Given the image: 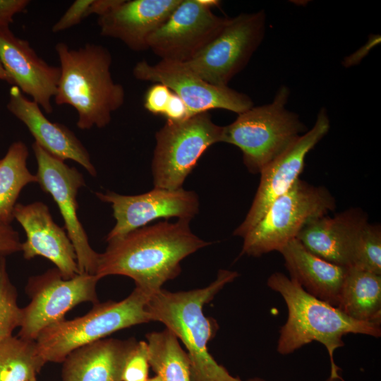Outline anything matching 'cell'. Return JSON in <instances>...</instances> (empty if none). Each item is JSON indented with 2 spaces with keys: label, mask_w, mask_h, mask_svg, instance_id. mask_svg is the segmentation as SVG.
I'll return each instance as SVG.
<instances>
[{
  "label": "cell",
  "mask_w": 381,
  "mask_h": 381,
  "mask_svg": "<svg viewBox=\"0 0 381 381\" xmlns=\"http://www.w3.org/2000/svg\"><path fill=\"white\" fill-rule=\"evenodd\" d=\"M189 219L160 222L135 229L109 241L99 254L95 274L123 275L150 294L179 275L181 262L212 243L190 230Z\"/></svg>",
  "instance_id": "obj_1"
},
{
  "label": "cell",
  "mask_w": 381,
  "mask_h": 381,
  "mask_svg": "<svg viewBox=\"0 0 381 381\" xmlns=\"http://www.w3.org/2000/svg\"><path fill=\"white\" fill-rule=\"evenodd\" d=\"M238 275L234 271L219 270L216 279L206 287L178 292L161 289L150 296L147 311L151 321L164 324L185 346L191 381H242L210 353L207 344L218 325L203 312L205 305Z\"/></svg>",
  "instance_id": "obj_2"
},
{
  "label": "cell",
  "mask_w": 381,
  "mask_h": 381,
  "mask_svg": "<svg viewBox=\"0 0 381 381\" xmlns=\"http://www.w3.org/2000/svg\"><path fill=\"white\" fill-rule=\"evenodd\" d=\"M55 50L60 63V77L54 100L68 104L78 113V128H104L111 114L124 103L123 87L111 73V54L104 47L87 43L77 49L59 42Z\"/></svg>",
  "instance_id": "obj_3"
},
{
  "label": "cell",
  "mask_w": 381,
  "mask_h": 381,
  "mask_svg": "<svg viewBox=\"0 0 381 381\" xmlns=\"http://www.w3.org/2000/svg\"><path fill=\"white\" fill-rule=\"evenodd\" d=\"M267 284L282 296L287 307V320L281 327L277 346V351L282 355L291 353L313 341H318L328 351L330 375L343 380L334 361V351L344 345L342 337L348 334L376 338L381 336V323L349 318L338 308L308 293L283 273L272 274Z\"/></svg>",
  "instance_id": "obj_4"
},
{
  "label": "cell",
  "mask_w": 381,
  "mask_h": 381,
  "mask_svg": "<svg viewBox=\"0 0 381 381\" xmlns=\"http://www.w3.org/2000/svg\"><path fill=\"white\" fill-rule=\"evenodd\" d=\"M289 95V87L282 85L271 103L253 106L223 126L221 142L241 150L252 174H260L307 131L299 116L286 108Z\"/></svg>",
  "instance_id": "obj_5"
},
{
  "label": "cell",
  "mask_w": 381,
  "mask_h": 381,
  "mask_svg": "<svg viewBox=\"0 0 381 381\" xmlns=\"http://www.w3.org/2000/svg\"><path fill=\"white\" fill-rule=\"evenodd\" d=\"M151 294L135 286L122 301L95 303L83 316L64 319L46 327L35 339L40 355L45 363H62L80 346L118 330L150 322L147 303Z\"/></svg>",
  "instance_id": "obj_6"
},
{
  "label": "cell",
  "mask_w": 381,
  "mask_h": 381,
  "mask_svg": "<svg viewBox=\"0 0 381 381\" xmlns=\"http://www.w3.org/2000/svg\"><path fill=\"white\" fill-rule=\"evenodd\" d=\"M336 208V200L324 186L298 179L276 199L261 219L243 237L241 255L260 257L279 251L310 219L327 215Z\"/></svg>",
  "instance_id": "obj_7"
},
{
  "label": "cell",
  "mask_w": 381,
  "mask_h": 381,
  "mask_svg": "<svg viewBox=\"0 0 381 381\" xmlns=\"http://www.w3.org/2000/svg\"><path fill=\"white\" fill-rule=\"evenodd\" d=\"M222 129L208 112L181 121H167L155 133L151 164L154 188H181L203 153L221 142Z\"/></svg>",
  "instance_id": "obj_8"
},
{
  "label": "cell",
  "mask_w": 381,
  "mask_h": 381,
  "mask_svg": "<svg viewBox=\"0 0 381 381\" xmlns=\"http://www.w3.org/2000/svg\"><path fill=\"white\" fill-rule=\"evenodd\" d=\"M266 27L264 10L228 18L219 33L186 66L206 82L228 86L260 45Z\"/></svg>",
  "instance_id": "obj_9"
},
{
  "label": "cell",
  "mask_w": 381,
  "mask_h": 381,
  "mask_svg": "<svg viewBox=\"0 0 381 381\" xmlns=\"http://www.w3.org/2000/svg\"><path fill=\"white\" fill-rule=\"evenodd\" d=\"M99 279L88 273L66 279L56 267L30 277L25 287L30 302L22 308L18 337L35 341L44 329L64 320L66 313L75 306L99 303L96 286Z\"/></svg>",
  "instance_id": "obj_10"
},
{
  "label": "cell",
  "mask_w": 381,
  "mask_h": 381,
  "mask_svg": "<svg viewBox=\"0 0 381 381\" xmlns=\"http://www.w3.org/2000/svg\"><path fill=\"white\" fill-rule=\"evenodd\" d=\"M32 147L37 165V183L44 192L51 195L59 207L64 229L75 251L79 272L95 274L99 253L90 246L77 214L78 192L85 185L83 176L76 168L69 167L36 143Z\"/></svg>",
  "instance_id": "obj_11"
},
{
  "label": "cell",
  "mask_w": 381,
  "mask_h": 381,
  "mask_svg": "<svg viewBox=\"0 0 381 381\" xmlns=\"http://www.w3.org/2000/svg\"><path fill=\"white\" fill-rule=\"evenodd\" d=\"M133 74L139 80L166 85L184 102L190 116L214 109L239 114L254 106L247 95L206 82L185 63L160 60L150 64L143 60L135 65Z\"/></svg>",
  "instance_id": "obj_12"
},
{
  "label": "cell",
  "mask_w": 381,
  "mask_h": 381,
  "mask_svg": "<svg viewBox=\"0 0 381 381\" xmlns=\"http://www.w3.org/2000/svg\"><path fill=\"white\" fill-rule=\"evenodd\" d=\"M199 0H181L149 37L148 49L161 60L186 63L222 30L228 18L212 13Z\"/></svg>",
  "instance_id": "obj_13"
},
{
  "label": "cell",
  "mask_w": 381,
  "mask_h": 381,
  "mask_svg": "<svg viewBox=\"0 0 381 381\" xmlns=\"http://www.w3.org/2000/svg\"><path fill=\"white\" fill-rule=\"evenodd\" d=\"M329 128L327 111L322 108L311 129L262 169L250 208L234 230V236L243 238L261 219L272 203L294 186L304 168L306 155L327 134Z\"/></svg>",
  "instance_id": "obj_14"
},
{
  "label": "cell",
  "mask_w": 381,
  "mask_h": 381,
  "mask_svg": "<svg viewBox=\"0 0 381 381\" xmlns=\"http://www.w3.org/2000/svg\"><path fill=\"white\" fill-rule=\"evenodd\" d=\"M102 202L110 203L116 223L106 241L122 236L161 218L191 220L199 211V198L193 190L154 188L139 195L114 192L95 193Z\"/></svg>",
  "instance_id": "obj_15"
},
{
  "label": "cell",
  "mask_w": 381,
  "mask_h": 381,
  "mask_svg": "<svg viewBox=\"0 0 381 381\" xmlns=\"http://www.w3.org/2000/svg\"><path fill=\"white\" fill-rule=\"evenodd\" d=\"M13 218L26 234V240L22 243L25 259L44 257L56 265L66 279L80 274L73 245L66 231L53 220L44 203L40 201L28 205L17 203Z\"/></svg>",
  "instance_id": "obj_16"
},
{
  "label": "cell",
  "mask_w": 381,
  "mask_h": 381,
  "mask_svg": "<svg viewBox=\"0 0 381 381\" xmlns=\"http://www.w3.org/2000/svg\"><path fill=\"white\" fill-rule=\"evenodd\" d=\"M0 61L11 83L32 97L46 113L53 108L60 68L40 58L25 40L16 37L9 26L0 28Z\"/></svg>",
  "instance_id": "obj_17"
},
{
  "label": "cell",
  "mask_w": 381,
  "mask_h": 381,
  "mask_svg": "<svg viewBox=\"0 0 381 381\" xmlns=\"http://www.w3.org/2000/svg\"><path fill=\"white\" fill-rule=\"evenodd\" d=\"M360 208H351L334 217L320 216L308 221L296 238L313 254L344 267L353 264L358 235L368 223Z\"/></svg>",
  "instance_id": "obj_18"
},
{
  "label": "cell",
  "mask_w": 381,
  "mask_h": 381,
  "mask_svg": "<svg viewBox=\"0 0 381 381\" xmlns=\"http://www.w3.org/2000/svg\"><path fill=\"white\" fill-rule=\"evenodd\" d=\"M181 0H121L98 17L100 34L117 39L129 49H148L149 37L168 19Z\"/></svg>",
  "instance_id": "obj_19"
},
{
  "label": "cell",
  "mask_w": 381,
  "mask_h": 381,
  "mask_svg": "<svg viewBox=\"0 0 381 381\" xmlns=\"http://www.w3.org/2000/svg\"><path fill=\"white\" fill-rule=\"evenodd\" d=\"M7 108L26 126L35 143L45 151L63 161L71 159L80 164L90 175H97L89 152L75 133L66 126L49 121L39 104L25 97L16 85L10 90Z\"/></svg>",
  "instance_id": "obj_20"
},
{
  "label": "cell",
  "mask_w": 381,
  "mask_h": 381,
  "mask_svg": "<svg viewBox=\"0 0 381 381\" xmlns=\"http://www.w3.org/2000/svg\"><path fill=\"white\" fill-rule=\"evenodd\" d=\"M136 342L134 338L102 339L73 350L62 362V381H122Z\"/></svg>",
  "instance_id": "obj_21"
},
{
  "label": "cell",
  "mask_w": 381,
  "mask_h": 381,
  "mask_svg": "<svg viewBox=\"0 0 381 381\" xmlns=\"http://www.w3.org/2000/svg\"><path fill=\"white\" fill-rule=\"evenodd\" d=\"M279 252L291 279L312 296L337 306L348 267L313 254L297 238L291 240Z\"/></svg>",
  "instance_id": "obj_22"
},
{
  "label": "cell",
  "mask_w": 381,
  "mask_h": 381,
  "mask_svg": "<svg viewBox=\"0 0 381 381\" xmlns=\"http://www.w3.org/2000/svg\"><path fill=\"white\" fill-rule=\"evenodd\" d=\"M337 308L353 320L381 323V275L348 267Z\"/></svg>",
  "instance_id": "obj_23"
},
{
  "label": "cell",
  "mask_w": 381,
  "mask_h": 381,
  "mask_svg": "<svg viewBox=\"0 0 381 381\" xmlns=\"http://www.w3.org/2000/svg\"><path fill=\"white\" fill-rule=\"evenodd\" d=\"M29 151L22 141L13 143L0 159V223L10 224L13 210L22 189L30 183H37L36 175L27 167Z\"/></svg>",
  "instance_id": "obj_24"
},
{
  "label": "cell",
  "mask_w": 381,
  "mask_h": 381,
  "mask_svg": "<svg viewBox=\"0 0 381 381\" xmlns=\"http://www.w3.org/2000/svg\"><path fill=\"white\" fill-rule=\"evenodd\" d=\"M150 366L161 381H191L186 352L169 329L146 334Z\"/></svg>",
  "instance_id": "obj_25"
},
{
  "label": "cell",
  "mask_w": 381,
  "mask_h": 381,
  "mask_svg": "<svg viewBox=\"0 0 381 381\" xmlns=\"http://www.w3.org/2000/svg\"><path fill=\"white\" fill-rule=\"evenodd\" d=\"M45 363L34 340L12 335L0 341V381H28Z\"/></svg>",
  "instance_id": "obj_26"
},
{
  "label": "cell",
  "mask_w": 381,
  "mask_h": 381,
  "mask_svg": "<svg viewBox=\"0 0 381 381\" xmlns=\"http://www.w3.org/2000/svg\"><path fill=\"white\" fill-rule=\"evenodd\" d=\"M18 293L6 270L5 256L0 255V341L12 336L20 327L22 308L17 303Z\"/></svg>",
  "instance_id": "obj_27"
},
{
  "label": "cell",
  "mask_w": 381,
  "mask_h": 381,
  "mask_svg": "<svg viewBox=\"0 0 381 381\" xmlns=\"http://www.w3.org/2000/svg\"><path fill=\"white\" fill-rule=\"evenodd\" d=\"M351 267L381 275V227L368 222L356 243Z\"/></svg>",
  "instance_id": "obj_28"
},
{
  "label": "cell",
  "mask_w": 381,
  "mask_h": 381,
  "mask_svg": "<svg viewBox=\"0 0 381 381\" xmlns=\"http://www.w3.org/2000/svg\"><path fill=\"white\" fill-rule=\"evenodd\" d=\"M149 366L147 343L137 341L126 361L122 381H147Z\"/></svg>",
  "instance_id": "obj_29"
},
{
  "label": "cell",
  "mask_w": 381,
  "mask_h": 381,
  "mask_svg": "<svg viewBox=\"0 0 381 381\" xmlns=\"http://www.w3.org/2000/svg\"><path fill=\"white\" fill-rule=\"evenodd\" d=\"M93 0H76L53 25L52 32H61L79 24L85 18L87 8Z\"/></svg>",
  "instance_id": "obj_30"
},
{
  "label": "cell",
  "mask_w": 381,
  "mask_h": 381,
  "mask_svg": "<svg viewBox=\"0 0 381 381\" xmlns=\"http://www.w3.org/2000/svg\"><path fill=\"white\" fill-rule=\"evenodd\" d=\"M171 91L164 85L155 83L145 93L144 107L154 114L163 115Z\"/></svg>",
  "instance_id": "obj_31"
},
{
  "label": "cell",
  "mask_w": 381,
  "mask_h": 381,
  "mask_svg": "<svg viewBox=\"0 0 381 381\" xmlns=\"http://www.w3.org/2000/svg\"><path fill=\"white\" fill-rule=\"evenodd\" d=\"M22 251V243L18 233L11 224L0 223V255L6 256Z\"/></svg>",
  "instance_id": "obj_32"
},
{
  "label": "cell",
  "mask_w": 381,
  "mask_h": 381,
  "mask_svg": "<svg viewBox=\"0 0 381 381\" xmlns=\"http://www.w3.org/2000/svg\"><path fill=\"white\" fill-rule=\"evenodd\" d=\"M30 1L0 0V28L9 26L16 14L23 11Z\"/></svg>",
  "instance_id": "obj_33"
},
{
  "label": "cell",
  "mask_w": 381,
  "mask_h": 381,
  "mask_svg": "<svg viewBox=\"0 0 381 381\" xmlns=\"http://www.w3.org/2000/svg\"><path fill=\"white\" fill-rule=\"evenodd\" d=\"M163 115L167 118V121H181L190 117L184 102L173 92Z\"/></svg>",
  "instance_id": "obj_34"
},
{
  "label": "cell",
  "mask_w": 381,
  "mask_h": 381,
  "mask_svg": "<svg viewBox=\"0 0 381 381\" xmlns=\"http://www.w3.org/2000/svg\"><path fill=\"white\" fill-rule=\"evenodd\" d=\"M379 43H380V35H370L368 42L363 46L344 59L342 65L346 68L358 65L368 52Z\"/></svg>",
  "instance_id": "obj_35"
},
{
  "label": "cell",
  "mask_w": 381,
  "mask_h": 381,
  "mask_svg": "<svg viewBox=\"0 0 381 381\" xmlns=\"http://www.w3.org/2000/svg\"><path fill=\"white\" fill-rule=\"evenodd\" d=\"M121 0H93L85 13V18L95 14L98 17L108 13L116 6H117Z\"/></svg>",
  "instance_id": "obj_36"
},
{
  "label": "cell",
  "mask_w": 381,
  "mask_h": 381,
  "mask_svg": "<svg viewBox=\"0 0 381 381\" xmlns=\"http://www.w3.org/2000/svg\"><path fill=\"white\" fill-rule=\"evenodd\" d=\"M0 80H4L10 84L11 83V80L8 75L7 73L6 72L5 69L4 68L1 61H0Z\"/></svg>",
  "instance_id": "obj_37"
},
{
  "label": "cell",
  "mask_w": 381,
  "mask_h": 381,
  "mask_svg": "<svg viewBox=\"0 0 381 381\" xmlns=\"http://www.w3.org/2000/svg\"><path fill=\"white\" fill-rule=\"evenodd\" d=\"M199 1L210 8L218 6L220 4V1L217 0H199Z\"/></svg>",
  "instance_id": "obj_38"
},
{
  "label": "cell",
  "mask_w": 381,
  "mask_h": 381,
  "mask_svg": "<svg viewBox=\"0 0 381 381\" xmlns=\"http://www.w3.org/2000/svg\"><path fill=\"white\" fill-rule=\"evenodd\" d=\"M339 380H341V381H344L343 380L341 379H339V378H337V377H332L329 375V377L326 379L325 381H339ZM247 381H265L261 378H252V379H250Z\"/></svg>",
  "instance_id": "obj_39"
},
{
  "label": "cell",
  "mask_w": 381,
  "mask_h": 381,
  "mask_svg": "<svg viewBox=\"0 0 381 381\" xmlns=\"http://www.w3.org/2000/svg\"><path fill=\"white\" fill-rule=\"evenodd\" d=\"M147 381H161V379L159 378L158 375H156L155 376L151 378H148Z\"/></svg>",
  "instance_id": "obj_40"
},
{
  "label": "cell",
  "mask_w": 381,
  "mask_h": 381,
  "mask_svg": "<svg viewBox=\"0 0 381 381\" xmlns=\"http://www.w3.org/2000/svg\"><path fill=\"white\" fill-rule=\"evenodd\" d=\"M28 381H37V380L36 377H33V378L30 379Z\"/></svg>",
  "instance_id": "obj_41"
}]
</instances>
